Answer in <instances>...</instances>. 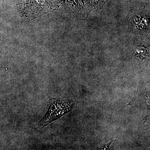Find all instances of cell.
<instances>
[{
  "label": "cell",
  "instance_id": "2",
  "mask_svg": "<svg viewBox=\"0 0 150 150\" xmlns=\"http://www.w3.org/2000/svg\"><path fill=\"white\" fill-rule=\"evenodd\" d=\"M116 140H114V141H111V142H109V143H107V144H104L103 145V146L102 147L100 148V149L102 150H106L108 149H109V147H110V145H111V144H112V142H115V141H116Z\"/></svg>",
  "mask_w": 150,
  "mask_h": 150
},
{
  "label": "cell",
  "instance_id": "1",
  "mask_svg": "<svg viewBox=\"0 0 150 150\" xmlns=\"http://www.w3.org/2000/svg\"><path fill=\"white\" fill-rule=\"evenodd\" d=\"M76 104V100H74L51 98L49 100L48 111L38 124V130H41L53 121L71 111Z\"/></svg>",
  "mask_w": 150,
  "mask_h": 150
}]
</instances>
